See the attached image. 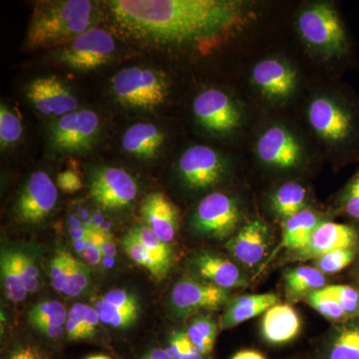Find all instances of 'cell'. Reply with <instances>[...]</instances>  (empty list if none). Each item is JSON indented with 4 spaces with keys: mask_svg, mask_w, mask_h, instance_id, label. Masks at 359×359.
<instances>
[{
    "mask_svg": "<svg viewBox=\"0 0 359 359\" xmlns=\"http://www.w3.org/2000/svg\"><path fill=\"white\" fill-rule=\"evenodd\" d=\"M25 95L40 114L62 117L79 109V102L72 91L57 76L35 78L25 89Z\"/></svg>",
    "mask_w": 359,
    "mask_h": 359,
    "instance_id": "15",
    "label": "cell"
},
{
    "mask_svg": "<svg viewBox=\"0 0 359 359\" xmlns=\"http://www.w3.org/2000/svg\"><path fill=\"white\" fill-rule=\"evenodd\" d=\"M231 256L241 264L254 268L263 261L269 248L268 226L259 221L250 222L226 245Z\"/></svg>",
    "mask_w": 359,
    "mask_h": 359,
    "instance_id": "19",
    "label": "cell"
},
{
    "mask_svg": "<svg viewBox=\"0 0 359 359\" xmlns=\"http://www.w3.org/2000/svg\"><path fill=\"white\" fill-rule=\"evenodd\" d=\"M89 276L90 271L86 263L71 257L63 294L72 297L81 294L88 287Z\"/></svg>",
    "mask_w": 359,
    "mask_h": 359,
    "instance_id": "37",
    "label": "cell"
},
{
    "mask_svg": "<svg viewBox=\"0 0 359 359\" xmlns=\"http://www.w3.org/2000/svg\"><path fill=\"white\" fill-rule=\"evenodd\" d=\"M356 257V249H339L327 252L314 259V268L323 273H335L342 271L353 263Z\"/></svg>",
    "mask_w": 359,
    "mask_h": 359,
    "instance_id": "36",
    "label": "cell"
},
{
    "mask_svg": "<svg viewBox=\"0 0 359 359\" xmlns=\"http://www.w3.org/2000/svg\"><path fill=\"white\" fill-rule=\"evenodd\" d=\"M194 114L211 133L224 135L235 131L242 121V112L228 94L219 89H208L196 97Z\"/></svg>",
    "mask_w": 359,
    "mask_h": 359,
    "instance_id": "12",
    "label": "cell"
},
{
    "mask_svg": "<svg viewBox=\"0 0 359 359\" xmlns=\"http://www.w3.org/2000/svg\"><path fill=\"white\" fill-rule=\"evenodd\" d=\"M301 327L299 314L292 306L276 304L264 313L262 335L268 344L280 346L294 339Z\"/></svg>",
    "mask_w": 359,
    "mask_h": 359,
    "instance_id": "21",
    "label": "cell"
},
{
    "mask_svg": "<svg viewBox=\"0 0 359 359\" xmlns=\"http://www.w3.org/2000/svg\"><path fill=\"white\" fill-rule=\"evenodd\" d=\"M189 339L203 355L211 354L218 334V325L207 314H198L186 330Z\"/></svg>",
    "mask_w": 359,
    "mask_h": 359,
    "instance_id": "30",
    "label": "cell"
},
{
    "mask_svg": "<svg viewBox=\"0 0 359 359\" xmlns=\"http://www.w3.org/2000/svg\"><path fill=\"white\" fill-rule=\"evenodd\" d=\"M115 263V259L114 257H108V256H103L102 257V264L105 268L110 269L112 268L113 266H114Z\"/></svg>",
    "mask_w": 359,
    "mask_h": 359,
    "instance_id": "55",
    "label": "cell"
},
{
    "mask_svg": "<svg viewBox=\"0 0 359 359\" xmlns=\"http://www.w3.org/2000/svg\"><path fill=\"white\" fill-rule=\"evenodd\" d=\"M141 215L144 223L163 242L170 244L176 237L179 212L164 193L149 194L142 202Z\"/></svg>",
    "mask_w": 359,
    "mask_h": 359,
    "instance_id": "20",
    "label": "cell"
},
{
    "mask_svg": "<svg viewBox=\"0 0 359 359\" xmlns=\"http://www.w3.org/2000/svg\"><path fill=\"white\" fill-rule=\"evenodd\" d=\"M18 263L26 290L30 294L36 292L39 287V271L32 257L18 252Z\"/></svg>",
    "mask_w": 359,
    "mask_h": 359,
    "instance_id": "42",
    "label": "cell"
},
{
    "mask_svg": "<svg viewBox=\"0 0 359 359\" xmlns=\"http://www.w3.org/2000/svg\"><path fill=\"white\" fill-rule=\"evenodd\" d=\"M68 313L65 304L56 301L35 304L28 313V321L32 327L39 325H65Z\"/></svg>",
    "mask_w": 359,
    "mask_h": 359,
    "instance_id": "31",
    "label": "cell"
},
{
    "mask_svg": "<svg viewBox=\"0 0 359 359\" xmlns=\"http://www.w3.org/2000/svg\"><path fill=\"white\" fill-rule=\"evenodd\" d=\"M142 359H173L169 353H167L166 349L154 348L149 351L145 356Z\"/></svg>",
    "mask_w": 359,
    "mask_h": 359,
    "instance_id": "51",
    "label": "cell"
},
{
    "mask_svg": "<svg viewBox=\"0 0 359 359\" xmlns=\"http://www.w3.org/2000/svg\"><path fill=\"white\" fill-rule=\"evenodd\" d=\"M278 297L275 294L242 295L231 299L226 304L221 320V330H230L263 314L278 304Z\"/></svg>",
    "mask_w": 359,
    "mask_h": 359,
    "instance_id": "22",
    "label": "cell"
},
{
    "mask_svg": "<svg viewBox=\"0 0 359 359\" xmlns=\"http://www.w3.org/2000/svg\"><path fill=\"white\" fill-rule=\"evenodd\" d=\"M103 299L117 308L139 311L138 299L133 294H130L127 290L120 289L110 290L104 295Z\"/></svg>",
    "mask_w": 359,
    "mask_h": 359,
    "instance_id": "43",
    "label": "cell"
},
{
    "mask_svg": "<svg viewBox=\"0 0 359 359\" xmlns=\"http://www.w3.org/2000/svg\"><path fill=\"white\" fill-rule=\"evenodd\" d=\"M257 154L263 164L273 169L289 170L301 166L304 147L290 130L280 125L269 127L259 137Z\"/></svg>",
    "mask_w": 359,
    "mask_h": 359,
    "instance_id": "13",
    "label": "cell"
},
{
    "mask_svg": "<svg viewBox=\"0 0 359 359\" xmlns=\"http://www.w3.org/2000/svg\"><path fill=\"white\" fill-rule=\"evenodd\" d=\"M178 169L187 185L196 190H204L221 181L226 165L214 149L197 145L187 149L182 154Z\"/></svg>",
    "mask_w": 359,
    "mask_h": 359,
    "instance_id": "14",
    "label": "cell"
},
{
    "mask_svg": "<svg viewBox=\"0 0 359 359\" xmlns=\"http://www.w3.org/2000/svg\"><path fill=\"white\" fill-rule=\"evenodd\" d=\"M306 200L308 192L304 186L295 182H287L278 187L271 196V209L285 221L306 210Z\"/></svg>",
    "mask_w": 359,
    "mask_h": 359,
    "instance_id": "27",
    "label": "cell"
},
{
    "mask_svg": "<svg viewBox=\"0 0 359 359\" xmlns=\"http://www.w3.org/2000/svg\"><path fill=\"white\" fill-rule=\"evenodd\" d=\"M165 134L152 123H137L126 130L122 137V147L125 152L138 159L149 160L157 157Z\"/></svg>",
    "mask_w": 359,
    "mask_h": 359,
    "instance_id": "23",
    "label": "cell"
},
{
    "mask_svg": "<svg viewBox=\"0 0 359 359\" xmlns=\"http://www.w3.org/2000/svg\"><path fill=\"white\" fill-rule=\"evenodd\" d=\"M297 29L304 43L327 58L341 57L348 52V39L334 4L316 2L297 16Z\"/></svg>",
    "mask_w": 359,
    "mask_h": 359,
    "instance_id": "3",
    "label": "cell"
},
{
    "mask_svg": "<svg viewBox=\"0 0 359 359\" xmlns=\"http://www.w3.org/2000/svg\"><path fill=\"white\" fill-rule=\"evenodd\" d=\"M358 245L359 233L353 226L334 222H321L308 244L302 249L295 250L292 259L294 261H314L332 250L356 249Z\"/></svg>",
    "mask_w": 359,
    "mask_h": 359,
    "instance_id": "16",
    "label": "cell"
},
{
    "mask_svg": "<svg viewBox=\"0 0 359 359\" xmlns=\"http://www.w3.org/2000/svg\"><path fill=\"white\" fill-rule=\"evenodd\" d=\"M71 257L72 255L70 252L61 250L52 257L50 262L52 287L59 292H63L65 290Z\"/></svg>",
    "mask_w": 359,
    "mask_h": 359,
    "instance_id": "40",
    "label": "cell"
},
{
    "mask_svg": "<svg viewBox=\"0 0 359 359\" xmlns=\"http://www.w3.org/2000/svg\"><path fill=\"white\" fill-rule=\"evenodd\" d=\"M320 359H359V318L340 323L330 334Z\"/></svg>",
    "mask_w": 359,
    "mask_h": 359,
    "instance_id": "24",
    "label": "cell"
},
{
    "mask_svg": "<svg viewBox=\"0 0 359 359\" xmlns=\"http://www.w3.org/2000/svg\"><path fill=\"white\" fill-rule=\"evenodd\" d=\"M33 328L39 330L42 334L46 335L49 339H59L65 334V327L61 325H39Z\"/></svg>",
    "mask_w": 359,
    "mask_h": 359,
    "instance_id": "48",
    "label": "cell"
},
{
    "mask_svg": "<svg viewBox=\"0 0 359 359\" xmlns=\"http://www.w3.org/2000/svg\"><path fill=\"white\" fill-rule=\"evenodd\" d=\"M190 342L186 332H175L168 341L167 353L173 359H182Z\"/></svg>",
    "mask_w": 359,
    "mask_h": 359,
    "instance_id": "44",
    "label": "cell"
},
{
    "mask_svg": "<svg viewBox=\"0 0 359 359\" xmlns=\"http://www.w3.org/2000/svg\"><path fill=\"white\" fill-rule=\"evenodd\" d=\"M166 75L152 68L133 66L113 76L111 91L118 103L132 110L153 111L169 96Z\"/></svg>",
    "mask_w": 359,
    "mask_h": 359,
    "instance_id": "4",
    "label": "cell"
},
{
    "mask_svg": "<svg viewBox=\"0 0 359 359\" xmlns=\"http://www.w3.org/2000/svg\"><path fill=\"white\" fill-rule=\"evenodd\" d=\"M56 183H57L58 188L65 193L78 192L83 187L79 175L72 170H66L62 173L58 174Z\"/></svg>",
    "mask_w": 359,
    "mask_h": 359,
    "instance_id": "45",
    "label": "cell"
},
{
    "mask_svg": "<svg viewBox=\"0 0 359 359\" xmlns=\"http://www.w3.org/2000/svg\"><path fill=\"white\" fill-rule=\"evenodd\" d=\"M115 52L112 33L96 26L56 49L55 59L71 69L87 72L109 63Z\"/></svg>",
    "mask_w": 359,
    "mask_h": 359,
    "instance_id": "6",
    "label": "cell"
},
{
    "mask_svg": "<svg viewBox=\"0 0 359 359\" xmlns=\"http://www.w3.org/2000/svg\"><path fill=\"white\" fill-rule=\"evenodd\" d=\"M304 301L327 320L340 323L351 320L344 309L341 308L337 301H335L334 297L323 294L320 290H316V292L306 295Z\"/></svg>",
    "mask_w": 359,
    "mask_h": 359,
    "instance_id": "34",
    "label": "cell"
},
{
    "mask_svg": "<svg viewBox=\"0 0 359 359\" xmlns=\"http://www.w3.org/2000/svg\"><path fill=\"white\" fill-rule=\"evenodd\" d=\"M58 200L57 186L43 171L33 173L14 205L16 218L20 223H42L55 209Z\"/></svg>",
    "mask_w": 359,
    "mask_h": 359,
    "instance_id": "11",
    "label": "cell"
},
{
    "mask_svg": "<svg viewBox=\"0 0 359 359\" xmlns=\"http://www.w3.org/2000/svg\"><path fill=\"white\" fill-rule=\"evenodd\" d=\"M182 359H205V355H203L192 342H190Z\"/></svg>",
    "mask_w": 359,
    "mask_h": 359,
    "instance_id": "52",
    "label": "cell"
},
{
    "mask_svg": "<svg viewBox=\"0 0 359 359\" xmlns=\"http://www.w3.org/2000/svg\"><path fill=\"white\" fill-rule=\"evenodd\" d=\"M101 120L93 110L79 108L59 117L50 131L51 146L60 153H82L93 147Z\"/></svg>",
    "mask_w": 359,
    "mask_h": 359,
    "instance_id": "7",
    "label": "cell"
},
{
    "mask_svg": "<svg viewBox=\"0 0 359 359\" xmlns=\"http://www.w3.org/2000/svg\"><path fill=\"white\" fill-rule=\"evenodd\" d=\"M85 311H86V304H76L71 308L69 313H68L65 330L67 337L70 339H86Z\"/></svg>",
    "mask_w": 359,
    "mask_h": 359,
    "instance_id": "41",
    "label": "cell"
},
{
    "mask_svg": "<svg viewBox=\"0 0 359 359\" xmlns=\"http://www.w3.org/2000/svg\"><path fill=\"white\" fill-rule=\"evenodd\" d=\"M191 264L204 282L221 289L229 290L247 285V280L237 264L215 252H197L191 259Z\"/></svg>",
    "mask_w": 359,
    "mask_h": 359,
    "instance_id": "18",
    "label": "cell"
},
{
    "mask_svg": "<svg viewBox=\"0 0 359 359\" xmlns=\"http://www.w3.org/2000/svg\"><path fill=\"white\" fill-rule=\"evenodd\" d=\"M240 222V210L230 196L212 193L201 201L194 214L193 228L212 238L230 237Z\"/></svg>",
    "mask_w": 359,
    "mask_h": 359,
    "instance_id": "10",
    "label": "cell"
},
{
    "mask_svg": "<svg viewBox=\"0 0 359 359\" xmlns=\"http://www.w3.org/2000/svg\"><path fill=\"white\" fill-rule=\"evenodd\" d=\"M314 133L334 147H351L359 138L358 116L344 100L332 96L316 97L308 108Z\"/></svg>",
    "mask_w": 359,
    "mask_h": 359,
    "instance_id": "5",
    "label": "cell"
},
{
    "mask_svg": "<svg viewBox=\"0 0 359 359\" xmlns=\"http://www.w3.org/2000/svg\"><path fill=\"white\" fill-rule=\"evenodd\" d=\"M99 318L94 306H86L85 311V330H86V339H91L96 334L97 327H98Z\"/></svg>",
    "mask_w": 359,
    "mask_h": 359,
    "instance_id": "46",
    "label": "cell"
},
{
    "mask_svg": "<svg viewBox=\"0 0 359 359\" xmlns=\"http://www.w3.org/2000/svg\"><path fill=\"white\" fill-rule=\"evenodd\" d=\"M325 273L308 266L290 269L285 273V287L290 299H299L325 287Z\"/></svg>",
    "mask_w": 359,
    "mask_h": 359,
    "instance_id": "26",
    "label": "cell"
},
{
    "mask_svg": "<svg viewBox=\"0 0 359 359\" xmlns=\"http://www.w3.org/2000/svg\"><path fill=\"white\" fill-rule=\"evenodd\" d=\"M95 308L100 321L116 328H127L138 318V311H129L112 306L103 297L96 302Z\"/></svg>",
    "mask_w": 359,
    "mask_h": 359,
    "instance_id": "33",
    "label": "cell"
},
{
    "mask_svg": "<svg viewBox=\"0 0 359 359\" xmlns=\"http://www.w3.org/2000/svg\"><path fill=\"white\" fill-rule=\"evenodd\" d=\"M129 231L153 256L157 257L169 266H173L174 252L171 245L163 242L148 226L138 224L132 226Z\"/></svg>",
    "mask_w": 359,
    "mask_h": 359,
    "instance_id": "32",
    "label": "cell"
},
{
    "mask_svg": "<svg viewBox=\"0 0 359 359\" xmlns=\"http://www.w3.org/2000/svg\"><path fill=\"white\" fill-rule=\"evenodd\" d=\"M101 250H102L103 256L115 257L117 255L114 241L107 233L104 235Z\"/></svg>",
    "mask_w": 359,
    "mask_h": 359,
    "instance_id": "49",
    "label": "cell"
},
{
    "mask_svg": "<svg viewBox=\"0 0 359 359\" xmlns=\"http://www.w3.org/2000/svg\"><path fill=\"white\" fill-rule=\"evenodd\" d=\"M8 359H42L41 354L36 347L32 346H21L14 349Z\"/></svg>",
    "mask_w": 359,
    "mask_h": 359,
    "instance_id": "47",
    "label": "cell"
},
{
    "mask_svg": "<svg viewBox=\"0 0 359 359\" xmlns=\"http://www.w3.org/2000/svg\"><path fill=\"white\" fill-rule=\"evenodd\" d=\"M337 301L349 318H359V290L351 285H327L320 290Z\"/></svg>",
    "mask_w": 359,
    "mask_h": 359,
    "instance_id": "38",
    "label": "cell"
},
{
    "mask_svg": "<svg viewBox=\"0 0 359 359\" xmlns=\"http://www.w3.org/2000/svg\"><path fill=\"white\" fill-rule=\"evenodd\" d=\"M230 302L229 290L192 278H183L172 290V311L177 318H187L203 311H218Z\"/></svg>",
    "mask_w": 359,
    "mask_h": 359,
    "instance_id": "9",
    "label": "cell"
},
{
    "mask_svg": "<svg viewBox=\"0 0 359 359\" xmlns=\"http://www.w3.org/2000/svg\"><path fill=\"white\" fill-rule=\"evenodd\" d=\"M87 243H88V237L84 238V240L76 241V242H73V247H74L75 250L78 254H83L85 249L87 247Z\"/></svg>",
    "mask_w": 359,
    "mask_h": 359,
    "instance_id": "54",
    "label": "cell"
},
{
    "mask_svg": "<svg viewBox=\"0 0 359 359\" xmlns=\"http://www.w3.org/2000/svg\"><path fill=\"white\" fill-rule=\"evenodd\" d=\"M252 83L271 100H285L294 94L297 84V71L280 59L259 61L252 68Z\"/></svg>",
    "mask_w": 359,
    "mask_h": 359,
    "instance_id": "17",
    "label": "cell"
},
{
    "mask_svg": "<svg viewBox=\"0 0 359 359\" xmlns=\"http://www.w3.org/2000/svg\"><path fill=\"white\" fill-rule=\"evenodd\" d=\"M106 6L125 39L204 54L228 41L250 16L247 4L236 0H111Z\"/></svg>",
    "mask_w": 359,
    "mask_h": 359,
    "instance_id": "1",
    "label": "cell"
},
{
    "mask_svg": "<svg viewBox=\"0 0 359 359\" xmlns=\"http://www.w3.org/2000/svg\"><path fill=\"white\" fill-rule=\"evenodd\" d=\"M339 205L347 217L359 223V169L340 193Z\"/></svg>",
    "mask_w": 359,
    "mask_h": 359,
    "instance_id": "39",
    "label": "cell"
},
{
    "mask_svg": "<svg viewBox=\"0 0 359 359\" xmlns=\"http://www.w3.org/2000/svg\"><path fill=\"white\" fill-rule=\"evenodd\" d=\"M98 4L89 0H47L35 4L25 44L29 49L60 48L96 27Z\"/></svg>",
    "mask_w": 359,
    "mask_h": 359,
    "instance_id": "2",
    "label": "cell"
},
{
    "mask_svg": "<svg viewBox=\"0 0 359 359\" xmlns=\"http://www.w3.org/2000/svg\"><path fill=\"white\" fill-rule=\"evenodd\" d=\"M121 245L130 259L147 269L149 273L154 276L155 280H162L166 278L172 266L161 261L157 257L153 256L129 231L123 237Z\"/></svg>",
    "mask_w": 359,
    "mask_h": 359,
    "instance_id": "28",
    "label": "cell"
},
{
    "mask_svg": "<svg viewBox=\"0 0 359 359\" xmlns=\"http://www.w3.org/2000/svg\"><path fill=\"white\" fill-rule=\"evenodd\" d=\"M358 283H359V271H358Z\"/></svg>",
    "mask_w": 359,
    "mask_h": 359,
    "instance_id": "57",
    "label": "cell"
},
{
    "mask_svg": "<svg viewBox=\"0 0 359 359\" xmlns=\"http://www.w3.org/2000/svg\"><path fill=\"white\" fill-rule=\"evenodd\" d=\"M0 268L2 285L6 290L7 299L14 304L25 301L28 292L18 268V252L7 249L2 250Z\"/></svg>",
    "mask_w": 359,
    "mask_h": 359,
    "instance_id": "29",
    "label": "cell"
},
{
    "mask_svg": "<svg viewBox=\"0 0 359 359\" xmlns=\"http://www.w3.org/2000/svg\"><path fill=\"white\" fill-rule=\"evenodd\" d=\"M231 359H266V356L259 351H254V349H244V351H238Z\"/></svg>",
    "mask_w": 359,
    "mask_h": 359,
    "instance_id": "50",
    "label": "cell"
},
{
    "mask_svg": "<svg viewBox=\"0 0 359 359\" xmlns=\"http://www.w3.org/2000/svg\"><path fill=\"white\" fill-rule=\"evenodd\" d=\"M23 134L22 123L18 116L1 104L0 107V146L1 150L13 146Z\"/></svg>",
    "mask_w": 359,
    "mask_h": 359,
    "instance_id": "35",
    "label": "cell"
},
{
    "mask_svg": "<svg viewBox=\"0 0 359 359\" xmlns=\"http://www.w3.org/2000/svg\"><path fill=\"white\" fill-rule=\"evenodd\" d=\"M321 223L316 212L306 209L292 218L285 219L283 224L282 241L278 250L285 249L299 250L311 240L314 230Z\"/></svg>",
    "mask_w": 359,
    "mask_h": 359,
    "instance_id": "25",
    "label": "cell"
},
{
    "mask_svg": "<svg viewBox=\"0 0 359 359\" xmlns=\"http://www.w3.org/2000/svg\"><path fill=\"white\" fill-rule=\"evenodd\" d=\"M89 195L101 209L118 211L134 203L138 195V185L126 170L98 167L90 174Z\"/></svg>",
    "mask_w": 359,
    "mask_h": 359,
    "instance_id": "8",
    "label": "cell"
},
{
    "mask_svg": "<svg viewBox=\"0 0 359 359\" xmlns=\"http://www.w3.org/2000/svg\"><path fill=\"white\" fill-rule=\"evenodd\" d=\"M86 359H113L110 356L104 355V354H97V355L89 356Z\"/></svg>",
    "mask_w": 359,
    "mask_h": 359,
    "instance_id": "56",
    "label": "cell"
},
{
    "mask_svg": "<svg viewBox=\"0 0 359 359\" xmlns=\"http://www.w3.org/2000/svg\"><path fill=\"white\" fill-rule=\"evenodd\" d=\"M87 237H88V229L76 228L71 231V238H72L73 242L84 240Z\"/></svg>",
    "mask_w": 359,
    "mask_h": 359,
    "instance_id": "53",
    "label": "cell"
}]
</instances>
